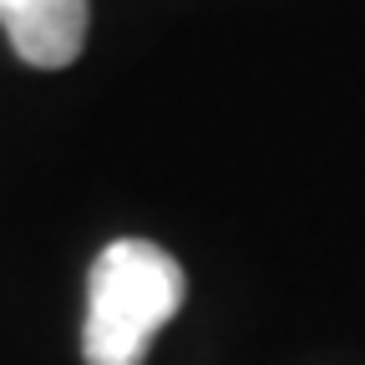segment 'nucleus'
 <instances>
[{
	"label": "nucleus",
	"mask_w": 365,
	"mask_h": 365,
	"mask_svg": "<svg viewBox=\"0 0 365 365\" xmlns=\"http://www.w3.org/2000/svg\"><path fill=\"white\" fill-rule=\"evenodd\" d=\"M86 0H0V31L26 66L61 71L86 46Z\"/></svg>",
	"instance_id": "nucleus-2"
},
{
	"label": "nucleus",
	"mask_w": 365,
	"mask_h": 365,
	"mask_svg": "<svg viewBox=\"0 0 365 365\" xmlns=\"http://www.w3.org/2000/svg\"><path fill=\"white\" fill-rule=\"evenodd\" d=\"M182 294H188V279L168 249L148 239L107 244L86 279V365H143L158 330L182 309Z\"/></svg>",
	"instance_id": "nucleus-1"
}]
</instances>
